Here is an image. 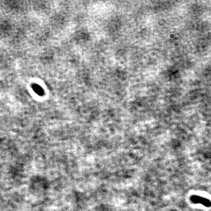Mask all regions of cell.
Here are the masks:
<instances>
[{
  "instance_id": "2",
  "label": "cell",
  "mask_w": 211,
  "mask_h": 211,
  "mask_svg": "<svg viewBox=\"0 0 211 211\" xmlns=\"http://www.w3.org/2000/svg\"><path fill=\"white\" fill-rule=\"evenodd\" d=\"M32 88L34 92L39 96H43L44 94V91L42 87L37 84H33L32 85Z\"/></svg>"
},
{
  "instance_id": "1",
  "label": "cell",
  "mask_w": 211,
  "mask_h": 211,
  "mask_svg": "<svg viewBox=\"0 0 211 211\" xmlns=\"http://www.w3.org/2000/svg\"><path fill=\"white\" fill-rule=\"evenodd\" d=\"M190 200L193 203L195 204H200L206 207H210L211 206V201L206 198H203L201 196L193 195L191 196Z\"/></svg>"
}]
</instances>
